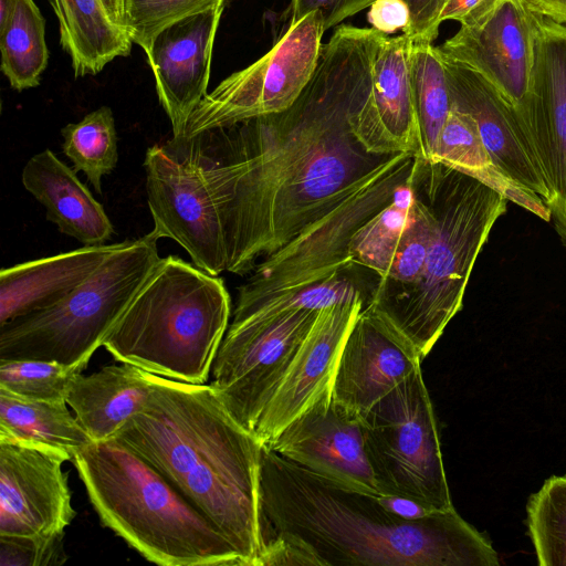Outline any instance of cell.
<instances>
[{"mask_svg": "<svg viewBox=\"0 0 566 566\" xmlns=\"http://www.w3.org/2000/svg\"><path fill=\"white\" fill-rule=\"evenodd\" d=\"M295 1V0H292V2Z\"/></svg>", "mask_w": 566, "mask_h": 566, "instance_id": "obj_45", "label": "cell"}, {"mask_svg": "<svg viewBox=\"0 0 566 566\" xmlns=\"http://www.w3.org/2000/svg\"><path fill=\"white\" fill-rule=\"evenodd\" d=\"M1 71L18 92L36 87L48 66L45 19L33 0H18L0 29Z\"/></svg>", "mask_w": 566, "mask_h": 566, "instance_id": "obj_27", "label": "cell"}, {"mask_svg": "<svg viewBox=\"0 0 566 566\" xmlns=\"http://www.w3.org/2000/svg\"><path fill=\"white\" fill-rule=\"evenodd\" d=\"M153 231L125 240L57 303L0 325V359H41L86 368L160 256Z\"/></svg>", "mask_w": 566, "mask_h": 566, "instance_id": "obj_7", "label": "cell"}, {"mask_svg": "<svg viewBox=\"0 0 566 566\" xmlns=\"http://www.w3.org/2000/svg\"><path fill=\"white\" fill-rule=\"evenodd\" d=\"M415 170V168H413ZM413 201L388 274L380 279L369 304L380 306L413 285L424 268L427 252L434 234V214L412 175Z\"/></svg>", "mask_w": 566, "mask_h": 566, "instance_id": "obj_31", "label": "cell"}, {"mask_svg": "<svg viewBox=\"0 0 566 566\" xmlns=\"http://www.w3.org/2000/svg\"><path fill=\"white\" fill-rule=\"evenodd\" d=\"M535 31L536 13L524 0H494L461 21L438 50L480 74L516 108L534 85Z\"/></svg>", "mask_w": 566, "mask_h": 566, "instance_id": "obj_13", "label": "cell"}, {"mask_svg": "<svg viewBox=\"0 0 566 566\" xmlns=\"http://www.w3.org/2000/svg\"><path fill=\"white\" fill-rule=\"evenodd\" d=\"M324 32L319 10L290 23L270 51L208 93L192 112L184 140L168 145L290 108L317 67Z\"/></svg>", "mask_w": 566, "mask_h": 566, "instance_id": "obj_10", "label": "cell"}, {"mask_svg": "<svg viewBox=\"0 0 566 566\" xmlns=\"http://www.w3.org/2000/svg\"><path fill=\"white\" fill-rule=\"evenodd\" d=\"M412 42L405 33L377 38L371 90L350 118L354 135L369 154L407 153L422 158L410 74Z\"/></svg>", "mask_w": 566, "mask_h": 566, "instance_id": "obj_17", "label": "cell"}, {"mask_svg": "<svg viewBox=\"0 0 566 566\" xmlns=\"http://www.w3.org/2000/svg\"><path fill=\"white\" fill-rule=\"evenodd\" d=\"M83 366L41 359H0V388L40 400H65L72 377Z\"/></svg>", "mask_w": 566, "mask_h": 566, "instance_id": "obj_33", "label": "cell"}, {"mask_svg": "<svg viewBox=\"0 0 566 566\" xmlns=\"http://www.w3.org/2000/svg\"><path fill=\"white\" fill-rule=\"evenodd\" d=\"M535 13L566 25V0H524Z\"/></svg>", "mask_w": 566, "mask_h": 566, "instance_id": "obj_42", "label": "cell"}, {"mask_svg": "<svg viewBox=\"0 0 566 566\" xmlns=\"http://www.w3.org/2000/svg\"><path fill=\"white\" fill-rule=\"evenodd\" d=\"M101 524L161 566H243L220 531L120 442H91L71 459Z\"/></svg>", "mask_w": 566, "mask_h": 566, "instance_id": "obj_4", "label": "cell"}, {"mask_svg": "<svg viewBox=\"0 0 566 566\" xmlns=\"http://www.w3.org/2000/svg\"><path fill=\"white\" fill-rule=\"evenodd\" d=\"M123 242L83 245L1 269L0 325L64 298L85 282Z\"/></svg>", "mask_w": 566, "mask_h": 566, "instance_id": "obj_22", "label": "cell"}, {"mask_svg": "<svg viewBox=\"0 0 566 566\" xmlns=\"http://www.w3.org/2000/svg\"><path fill=\"white\" fill-rule=\"evenodd\" d=\"M319 310L232 319L212 365L211 387L228 411L254 431L260 415L285 374Z\"/></svg>", "mask_w": 566, "mask_h": 566, "instance_id": "obj_11", "label": "cell"}, {"mask_svg": "<svg viewBox=\"0 0 566 566\" xmlns=\"http://www.w3.org/2000/svg\"><path fill=\"white\" fill-rule=\"evenodd\" d=\"M410 11V23L405 32L412 41L433 42L438 34V17L446 0H405Z\"/></svg>", "mask_w": 566, "mask_h": 566, "instance_id": "obj_38", "label": "cell"}, {"mask_svg": "<svg viewBox=\"0 0 566 566\" xmlns=\"http://www.w3.org/2000/svg\"><path fill=\"white\" fill-rule=\"evenodd\" d=\"M514 109L549 191L545 203L566 245V25L537 13L534 85Z\"/></svg>", "mask_w": 566, "mask_h": 566, "instance_id": "obj_14", "label": "cell"}, {"mask_svg": "<svg viewBox=\"0 0 566 566\" xmlns=\"http://www.w3.org/2000/svg\"><path fill=\"white\" fill-rule=\"evenodd\" d=\"M379 33L337 27L290 108L177 146L193 154L212 192L228 272H252L390 157L367 153L350 126L371 90Z\"/></svg>", "mask_w": 566, "mask_h": 566, "instance_id": "obj_1", "label": "cell"}, {"mask_svg": "<svg viewBox=\"0 0 566 566\" xmlns=\"http://www.w3.org/2000/svg\"><path fill=\"white\" fill-rule=\"evenodd\" d=\"M417 157L390 156L323 217L259 262L239 287L233 315L354 266L348 255L350 239L392 201L397 188L410 179Z\"/></svg>", "mask_w": 566, "mask_h": 566, "instance_id": "obj_8", "label": "cell"}, {"mask_svg": "<svg viewBox=\"0 0 566 566\" xmlns=\"http://www.w3.org/2000/svg\"><path fill=\"white\" fill-rule=\"evenodd\" d=\"M375 0H295L291 4V23L306 13L319 10L325 31L338 25L346 18L363 11Z\"/></svg>", "mask_w": 566, "mask_h": 566, "instance_id": "obj_37", "label": "cell"}, {"mask_svg": "<svg viewBox=\"0 0 566 566\" xmlns=\"http://www.w3.org/2000/svg\"><path fill=\"white\" fill-rule=\"evenodd\" d=\"M410 74L419 123L422 158L432 160L440 132L452 107L446 70L438 46L412 42Z\"/></svg>", "mask_w": 566, "mask_h": 566, "instance_id": "obj_28", "label": "cell"}, {"mask_svg": "<svg viewBox=\"0 0 566 566\" xmlns=\"http://www.w3.org/2000/svg\"><path fill=\"white\" fill-rule=\"evenodd\" d=\"M441 57L452 106L474 119L493 166L546 202L549 197L547 185L514 107L480 74Z\"/></svg>", "mask_w": 566, "mask_h": 566, "instance_id": "obj_21", "label": "cell"}, {"mask_svg": "<svg viewBox=\"0 0 566 566\" xmlns=\"http://www.w3.org/2000/svg\"><path fill=\"white\" fill-rule=\"evenodd\" d=\"M66 560L64 533L53 536L0 535V566H56Z\"/></svg>", "mask_w": 566, "mask_h": 566, "instance_id": "obj_36", "label": "cell"}, {"mask_svg": "<svg viewBox=\"0 0 566 566\" xmlns=\"http://www.w3.org/2000/svg\"><path fill=\"white\" fill-rule=\"evenodd\" d=\"M230 315L231 298L219 275L168 255L160 258L103 347L119 363L203 385Z\"/></svg>", "mask_w": 566, "mask_h": 566, "instance_id": "obj_5", "label": "cell"}, {"mask_svg": "<svg viewBox=\"0 0 566 566\" xmlns=\"http://www.w3.org/2000/svg\"><path fill=\"white\" fill-rule=\"evenodd\" d=\"M367 20L371 28L384 34L398 30L405 33L410 23V11L405 0H375L369 6Z\"/></svg>", "mask_w": 566, "mask_h": 566, "instance_id": "obj_39", "label": "cell"}, {"mask_svg": "<svg viewBox=\"0 0 566 566\" xmlns=\"http://www.w3.org/2000/svg\"><path fill=\"white\" fill-rule=\"evenodd\" d=\"M146 407L115 434L205 515L240 556L259 566L264 547L260 483L263 443L211 385L150 374Z\"/></svg>", "mask_w": 566, "mask_h": 566, "instance_id": "obj_3", "label": "cell"}, {"mask_svg": "<svg viewBox=\"0 0 566 566\" xmlns=\"http://www.w3.org/2000/svg\"><path fill=\"white\" fill-rule=\"evenodd\" d=\"M111 19L127 31L128 1L129 0H102ZM128 33V32H127Z\"/></svg>", "mask_w": 566, "mask_h": 566, "instance_id": "obj_43", "label": "cell"}, {"mask_svg": "<svg viewBox=\"0 0 566 566\" xmlns=\"http://www.w3.org/2000/svg\"><path fill=\"white\" fill-rule=\"evenodd\" d=\"M150 373L127 363L103 366L91 375L76 373L65 401L93 442L111 440L147 405Z\"/></svg>", "mask_w": 566, "mask_h": 566, "instance_id": "obj_24", "label": "cell"}, {"mask_svg": "<svg viewBox=\"0 0 566 566\" xmlns=\"http://www.w3.org/2000/svg\"><path fill=\"white\" fill-rule=\"evenodd\" d=\"M526 511L538 565L566 566V475L547 479Z\"/></svg>", "mask_w": 566, "mask_h": 566, "instance_id": "obj_32", "label": "cell"}, {"mask_svg": "<svg viewBox=\"0 0 566 566\" xmlns=\"http://www.w3.org/2000/svg\"><path fill=\"white\" fill-rule=\"evenodd\" d=\"M415 178L436 226L419 280L375 306L426 357L450 319L461 310L464 291L507 199L483 181L439 161L417 157Z\"/></svg>", "mask_w": 566, "mask_h": 566, "instance_id": "obj_6", "label": "cell"}, {"mask_svg": "<svg viewBox=\"0 0 566 566\" xmlns=\"http://www.w3.org/2000/svg\"><path fill=\"white\" fill-rule=\"evenodd\" d=\"M364 306L363 300H354L318 311L254 428L253 433L263 444H269L321 395L332 390L342 347Z\"/></svg>", "mask_w": 566, "mask_h": 566, "instance_id": "obj_19", "label": "cell"}, {"mask_svg": "<svg viewBox=\"0 0 566 566\" xmlns=\"http://www.w3.org/2000/svg\"><path fill=\"white\" fill-rule=\"evenodd\" d=\"M263 536L280 534L323 565L497 566L491 543L451 509L421 521L389 513L366 493L302 468L263 444Z\"/></svg>", "mask_w": 566, "mask_h": 566, "instance_id": "obj_2", "label": "cell"}, {"mask_svg": "<svg viewBox=\"0 0 566 566\" xmlns=\"http://www.w3.org/2000/svg\"><path fill=\"white\" fill-rule=\"evenodd\" d=\"M61 450L0 441V535L53 536L65 533L76 511Z\"/></svg>", "mask_w": 566, "mask_h": 566, "instance_id": "obj_16", "label": "cell"}, {"mask_svg": "<svg viewBox=\"0 0 566 566\" xmlns=\"http://www.w3.org/2000/svg\"><path fill=\"white\" fill-rule=\"evenodd\" d=\"M266 447L316 474L381 494L366 452L364 415L336 400L332 390L321 395Z\"/></svg>", "mask_w": 566, "mask_h": 566, "instance_id": "obj_15", "label": "cell"}, {"mask_svg": "<svg viewBox=\"0 0 566 566\" xmlns=\"http://www.w3.org/2000/svg\"><path fill=\"white\" fill-rule=\"evenodd\" d=\"M143 166L155 235L176 241L197 268L212 275L227 271L219 210L193 154L186 147L154 145Z\"/></svg>", "mask_w": 566, "mask_h": 566, "instance_id": "obj_12", "label": "cell"}, {"mask_svg": "<svg viewBox=\"0 0 566 566\" xmlns=\"http://www.w3.org/2000/svg\"><path fill=\"white\" fill-rule=\"evenodd\" d=\"M412 175L397 188L392 201L367 220L349 242L350 261L376 272L380 279L388 274L408 223L415 197Z\"/></svg>", "mask_w": 566, "mask_h": 566, "instance_id": "obj_29", "label": "cell"}, {"mask_svg": "<svg viewBox=\"0 0 566 566\" xmlns=\"http://www.w3.org/2000/svg\"><path fill=\"white\" fill-rule=\"evenodd\" d=\"M494 0H446L440 14L438 24L444 21H458L459 23L475 11L484 8Z\"/></svg>", "mask_w": 566, "mask_h": 566, "instance_id": "obj_41", "label": "cell"}, {"mask_svg": "<svg viewBox=\"0 0 566 566\" xmlns=\"http://www.w3.org/2000/svg\"><path fill=\"white\" fill-rule=\"evenodd\" d=\"M228 0H129L127 32L134 44L148 53L167 27L187 17L226 6Z\"/></svg>", "mask_w": 566, "mask_h": 566, "instance_id": "obj_35", "label": "cell"}, {"mask_svg": "<svg viewBox=\"0 0 566 566\" xmlns=\"http://www.w3.org/2000/svg\"><path fill=\"white\" fill-rule=\"evenodd\" d=\"M18 0H0V29L9 21Z\"/></svg>", "mask_w": 566, "mask_h": 566, "instance_id": "obj_44", "label": "cell"}, {"mask_svg": "<svg viewBox=\"0 0 566 566\" xmlns=\"http://www.w3.org/2000/svg\"><path fill=\"white\" fill-rule=\"evenodd\" d=\"M378 500L389 513L405 521H421L441 512L405 495L378 494Z\"/></svg>", "mask_w": 566, "mask_h": 566, "instance_id": "obj_40", "label": "cell"}, {"mask_svg": "<svg viewBox=\"0 0 566 566\" xmlns=\"http://www.w3.org/2000/svg\"><path fill=\"white\" fill-rule=\"evenodd\" d=\"M422 356L375 306L358 314L340 350L333 397L365 415L415 371Z\"/></svg>", "mask_w": 566, "mask_h": 566, "instance_id": "obj_18", "label": "cell"}, {"mask_svg": "<svg viewBox=\"0 0 566 566\" xmlns=\"http://www.w3.org/2000/svg\"><path fill=\"white\" fill-rule=\"evenodd\" d=\"M59 22L60 44L75 77L98 74L109 62L128 56L133 41L109 17L102 0H50Z\"/></svg>", "mask_w": 566, "mask_h": 566, "instance_id": "obj_25", "label": "cell"}, {"mask_svg": "<svg viewBox=\"0 0 566 566\" xmlns=\"http://www.w3.org/2000/svg\"><path fill=\"white\" fill-rule=\"evenodd\" d=\"M22 185L44 208L59 231L83 245L105 244L114 227L103 206L78 179L76 171L53 151L33 155L22 170Z\"/></svg>", "mask_w": 566, "mask_h": 566, "instance_id": "obj_23", "label": "cell"}, {"mask_svg": "<svg viewBox=\"0 0 566 566\" xmlns=\"http://www.w3.org/2000/svg\"><path fill=\"white\" fill-rule=\"evenodd\" d=\"M224 7L172 23L158 33L146 53L158 99L172 128L168 144L184 140L192 112L208 94L213 43Z\"/></svg>", "mask_w": 566, "mask_h": 566, "instance_id": "obj_20", "label": "cell"}, {"mask_svg": "<svg viewBox=\"0 0 566 566\" xmlns=\"http://www.w3.org/2000/svg\"><path fill=\"white\" fill-rule=\"evenodd\" d=\"M62 150L73 169L86 176L97 193H102V178L109 175L118 160L115 118L108 106H102L78 123L61 129Z\"/></svg>", "mask_w": 566, "mask_h": 566, "instance_id": "obj_30", "label": "cell"}, {"mask_svg": "<svg viewBox=\"0 0 566 566\" xmlns=\"http://www.w3.org/2000/svg\"><path fill=\"white\" fill-rule=\"evenodd\" d=\"M364 420L366 452L381 494L409 496L437 511L454 507L421 369L378 400Z\"/></svg>", "mask_w": 566, "mask_h": 566, "instance_id": "obj_9", "label": "cell"}, {"mask_svg": "<svg viewBox=\"0 0 566 566\" xmlns=\"http://www.w3.org/2000/svg\"><path fill=\"white\" fill-rule=\"evenodd\" d=\"M431 161L442 163L476 179L493 167L474 119L453 106L440 132Z\"/></svg>", "mask_w": 566, "mask_h": 566, "instance_id": "obj_34", "label": "cell"}, {"mask_svg": "<svg viewBox=\"0 0 566 566\" xmlns=\"http://www.w3.org/2000/svg\"><path fill=\"white\" fill-rule=\"evenodd\" d=\"M65 400H40L0 388V441L27 442L72 457L93 442Z\"/></svg>", "mask_w": 566, "mask_h": 566, "instance_id": "obj_26", "label": "cell"}]
</instances>
